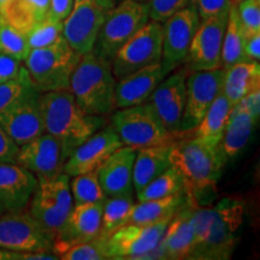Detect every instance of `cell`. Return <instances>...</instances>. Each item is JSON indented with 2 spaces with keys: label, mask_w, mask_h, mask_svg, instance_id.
<instances>
[{
  "label": "cell",
  "mask_w": 260,
  "mask_h": 260,
  "mask_svg": "<svg viewBox=\"0 0 260 260\" xmlns=\"http://www.w3.org/2000/svg\"><path fill=\"white\" fill-rule=\"evenodd\" d=\"M39 105L45 133L56 138L69 157L89 136L107 125V117L82 111L69 89L40 93Z\"/></svg>",
  "instance_id": "cell-1"
},
{
  "label": "cell",
  "mask_w": 260,
  "mask_h": 260,
  "mask_svg": "<svg viewBox=\"0 0 260 260\" xmlns=\"http://www.w3.org/2000/svg\"><path fill=\"white\" fill-rule=\"evenodd\" d=\"M116 82L111 60L92 50L81 54L71 75L69 90L82 111L107 117L116 110Z\"/></svg>",
  "instance_id": "cell-2"
},
{
  "label": "cell",
  "mask_w": 260,
  "mask_h": 260,
  "mask_svg": "<svg viewBox=\"0 0 260 260\" xmlns=\"http://www.w3.org/2000/svg\"><path fill=\"white\" fill-rule=\"evenodd\" d=\"M171 165L183 178L187 199L198 205L201 194L213 189L220 176L225 159L213 148L193 135L172 144Z\"/></svg>",
  "instance_id": "cell-3"
},
{
  "label": "cell",
  "mask_w": 260,
  "mask_h": 260,
  "mask_svg": "<svg viewBox=\"0 0 260 260\" xmlns=\"http://www.w3.org/2000/svg\"><path fill=\"white\" fill-rule=\"evenodd\" d=\"M80 58L81 53L61 35L50 46L30 50L23 65L39 92H54L69 89L71 75Z\"/></svg>",
  "instance_id": "cell-4"
},
{
  "label": "cell",
  "mask_w": 260,
  "mask_h": 260,
  "mask_svg": "<svg viewBox=\"0 0 260 260\" xmlns=\"http://www.w3.org/2000/svg\"><path fill=\"white\" fill-rule=\"evenodd\" d=\"M111 125L123 146L134 149L174 142L180 134H170L165 129L148 102L118 109L111 116Z\"/></svg>",
  "instance_id": "cell-5"
},
{
  "label": "cell",
  "mask_w": 260,
  "mask_h": 260,
  "mask_svg": "<svg viewBox=\"0 0 260 260\" xmlns=\"http://www.w3.org/2000/svg\"><path fill=\"white\" fill-rule=\"evenodd\" d=\"M149 22L146 3L122 0L110 10L98 34L93 51L112 60L117 51Z\"/></svg>",
  "instance_id": "cell-6"
},
{
  "label": "cell",
  "mask_w": 260,
  "mask_h": 260,
  "mask_svg": "<svg viewBox=\"0 0 260 260\" xmlns=\"http://www.w3.org/2000/svg\"><path fill=\"white\" fill-rule=\"evenodd\" d=\"M73 206L70 176L63 172L54 178L38 181L27 210L54 240Z\"/></svg>",
  "instance_id": "cell-7"
},
{
  "label": "cell",
  "mask_w": 260,
  "mask_h": 260,
  "mask_svg": "<svg viewBox=\"0 0 260 260\" xmlns=\"http://www.w3.org/2000/svg\"><path fill=\"white\" fill-rule=\"evenodd\" d=\"M216 214L207 240L191 253L189 259H230L236 247V235L243 222L245 205L241 200L226 198L214 207Z\"/></svg>",
  "instance_id": "cell-8"
},
{
  "label": "cell",
  "mask_w": 260,
  "mask_h": 260,
  "mask_svg": "<svg viewBox=\"0 0 260 260\" xmlns=\"http://www.w3.org/2000/svg\"><path fill=\"white\" fill-rule=\"evenodd\" d=\"M162 23L152 21L144 25L117 51L111 60L116 81L148 65L161 61Z\"/></svg>",
  "instance_id": "cell-9"
},
{
  "label": "cell",
  "mask_w": 260,
  "mask_h": 260,
  "mask_svg": "<svg viewBox=\"0 0 260 260\" xmlns=\"http://www.w3.org/2000/svg\"><path fill=\"white\" fill-rule=\"evenodd\" d=\"M115 0H74L69 16L63 21V37L75 51H92L98 34Z\"/></svg>",
  "instance_id": "cell-10"
},
{
  "label": "cell",
  "mask_w": 260,
  "mask_h": 260,
  "mask_svg": "<svg viewBox=\"0 0 260 260\" xmlns=\"http://www.w3.org/2000/svg\"><path fill=\"white\" fill-rule=\"evenodd\" d=\"M0 248L12 252H53V239L28 210L0 214Z\"/></svg>",
  "instance_id": "cell-11"
},
{
  "label": "cell",
  "mask_w": 260,
  "mask_h": 260,
  "mask_svg": "<svg viewBox=\"0 0 260 260\" xmlns=\"http://www.w3.org/2000/svg\"><path fill=\"white\" fill-rule=\"evenodd\" d=\"M225 69L190 71L186 80V106L180 133L193 130L199 124L211 104L222 93Z\"/></svg>",
  "instance_id": "cell-12"
},
{
  "label": "cell",
  "mask_w": 260,
  "mask_h": 260,
  "mask_svg": "<svg viewBox=\"0 0 260 260\" xmlns=\"http://www.w3.org/2000/svg\"><path fill=\"white\" fill-rule=\"evenodd\" d=\"M170 218L151 224L129 223L105 239L110 259H141L160 242Z\"/></svg>",
  "instance_id": "cell-13"
},
{
  "label": "cell",
  "mask_w": 260,
  "mask_h": 260,
  "mask_svg": "<svg viewBox=\"0 0 260 260\" xmlns=\"http://www.w3.org/2000/svg\"><path fill=\"white\" fill-rule=\"evenodd\" d=\"M199 23V15L190 4L162 23L161 65L168 74L186 61L190 42Z\"/></svg>",
  "instance_id": "cell-14"
},
{
  "label": "cell",
  "mask_w": 260,
  "mask_h": 260,
  "mask_svg": "<svg viewBox=\"0 0 260 260\" xmlns=\"http://www.w3.org/2000/svg\"><path fill=\"white\" fill-rule=\"evenodd\" d=\"M68 155L56 138L44 133L28 144L19 146L16 164L27 169L38 181L50 180L64 172Z\"/></svg>",
  "instance_id": "cell-15"
},
{
  "label": "cell",
  "mask_w": 260,
  "mask_h": 260,
  "mask_svg": "<svg viewBox=\"0 0 260 260\" xmlns=\"http://www.w3.org/2000/svg\"><path fill=\"white\" fill-rule=\"evenodd\" d=\"M260 115V89L255 90L233 106L219 145L225 159L236 158L251 139Z\"/></svg>",
  "instance_id": "cell-16"
},
{
  "label": "cell",
  "mask_w": 260,
  "mask_h": 260,
  "mask_svg": "<svg viewBox=\"0 0 260 260\" xmlns=\"http://www.w3.org/2000/svg\"><path fill=\"white\" fill-rule=\"evenodd\" d=\"M228 14L201 19L190 42L187 58L188 71L212 70L220 68L222 44Z\"/></svg>",
  "instance_id": "cell-17"
},
{
  "label": "cell",
  "mask_w": 260,
  "mask_h": 260,
  "mask_svg": "<svg viewBox=\"0 0 260 260\" xmlns=\"http://www.w3.org/2000/svg\"><path fill=\"white\" fill-rule=\"evenodd\" d=\"M187 75V68H181L169 76L167 75L147 100L165 129L174 135L180 133L182 116L186 106Z\"/></svg>",
  "instance_id": "cell-18"
},
{
  "label": "cell",
  "mask_w": 260,
  "mask_h": 260,
  "mask_svg": "<svg viewBox=\"0 0 260 260\" xmlns=\"http://www.w3.org/2000/svg\"><path fill=\"white\" fill-rule=\"evenodd\" d=\"M104 201L74 205L53 240V252L59 258L71 246L92 241L100 236Z\"/></svg>",
  "instance_id": "cell-19"
},
{
  "label": "cell",
  "mask_w": 260,
  "mask_h": 260,
  "mask_svg": "<svg viewBox=\"0 0 260 260\" xmlns=\"http://www.w3.org/2000/svg\"><path fill=\"white\" fill-rule=\"evenodd\" d=\"M123 146L111 124L98 130L71 153L64 165V172L73 177L84 172L95 171L117 148Z\"/></svg>",
  "instance_id": "cell-20"
},
{
  "label": "cell",
  "mask_w": 260,
  "mask_h": 260,
  "mask_svg": "<svg viewBox=\"0 0 260 260\" xmlns=\"http://www.w3.org/2000/svg\"><path fill=\"white\" fill-rule=\"evenodd\" d=\"M38 187V178L16 162H0V205L5 212L28 207Z\"/></svg>",
  "instance_id": "cell-21"
},
{
  "label": "cell",
  "mask_w": 260,
  "mask_h": 260,
  "mask_svg": "<svg viewBox=\"0 0 260 260\" xmlns=\"http://www.w3.org/2000/svg\"><path fill=\"white\" fill-rule=\"evenodd\" d=\"M39 96L40 93L34 94L0 115V126L18 146L28 144L45 133Z\"/></svg>",
  "instance_id": "cell-22"
},
{
  "label": "cell",
  "mask_w": 260,
  "mask_h": 260,
  "mask_svg": "<svg viewBox=\"0 0 260 260\" xmlns=\"http://www.w3.org/2000/svg\"><path fill=\"white\" fill-rule=\"evenodd\" d=\"M136 149L121 146L98 169V178L106 197L133 195V167Z\"/></svg>",
  "instance_id": "cell-23"
},
{
  "label": "cell",
  "mask_w": 260,
  "mask_h": 260,
  "mask_svg": "<svg viewBox=\"0 0 260 260\" xmlns=\"http://www.w3.org/2000/svg\"><path fill=\"white\" fill-rule=\"evenodd\" d=\"M167 75V71L162 69L161 61H159L117 81L115 88L116 110L147 102L155 87Z\"/></svg>",
  "instance_id": "cell-24"
},
{
  "label": "cell",
  "mask_w": 260,
  "mask_h": 260,
  "mask_svg": "<svg viewBox=\"0 0 260 260\" xmlns=\"http://www.w3.org/2000/svg\"><path fill=\"white\" fill-rule=\"evenodd\" d=\"M198 206L187 199L186 204L175 213L169 222L160 245L165 258L171 260L189 259L194 248V236L191 229V213Z\"/></svg>",
  "instance_id": "cell-25"
},
{
  "label": "cell",
  "mask_w": 260,
  "mask_h": 260,
  "mask_svg": "<svg viewBox=\"0 0 260 260\" xmlns=\"http://www.w3.org/2000/svg\"><path fill=\"white\" fill-rule=\"evenodd\" d=\"M174 142L136 149L133 167V186L136 194L171 167L170 153Z\"/></svg>",
  "instance_id": "cell-26"
},
{
  "label": "cell",
  "mask_w": 260,
  "mask_h": 260,
  "mask_svg": "<svg viewBox=\"0 0 260 260\" xmlns=\"http://www.w3.org/2000/svg\"><path fill=\"white\" fill-rule=\"evenodd\" d=\"M260 89L259 61H241L228 68L224 76L222 93L232 105L255 90Z\"/></svg>",
  "instance_id": "cell-27"
},
{
  "label": "cell",
  "mask_w": 260,
  "mask_h": 260,
  "mask_svg": "<svg viewBox=\"0 0 260 260\" xmlns=\"http://www.w3.org/2000/svg\"><path fill=\"white\" fill-rule=\"evenodd\" d=\"M232 109L233 105L228 100V98L223 93H220L211 104L199 124L193 130H190V133H193L195 138L201 140L211 147L219 149L228 117H229Z\"/></svg>",
  "instance_id": "cell-28"
},
{
  "label": "cell",
  "mask_w": 260,
  "mask_h": 260,
  "mask_svg": "<svg viewBox=\"0 0 260 260\" xmlns=\"http://www.w3.org/2000/svg\"><path fill=\"white\" fill-rule=\"evenodd\" d=\"M186 201L187 195L184 190L167 198L138 201L135 203L129 223L151 224L165 218H170L186 204Z\"/></svg>",
  "instance_id": "cell-29"
},
{
  "label": "cell",
  "mask_w": 260,
  "mask_h": 260,
  "mask_svg": "<svg viewBox=\"0 0 260 260\" xmlns=\"http://www.w3.org/2000/svg\"><path fill=\"white\" fill-rule=\"evenodd\" d=\"M245 42L246 35L240 24L236 5L232 4L229 14H228V22L223 37L220 68L226 70L234 64L241 63V61H251L246 57Z\"/></svg>",
  "instance_id": "cell-30"
},
{
  "label": "cell",
  "mask_w": 260,
  "mask_h": 260,
  "mask_svg": "<svg viewBox=\"0 0 260 260\" xmlns=\"http://www.w3.org/2000/svg\"><path fill=\"white\" fill-rule=\"evenodd\" d=\"M50 0H12L2 15L10 24L27 32L46 17Z\"/></svg>",
  "instance_id": "cell-31"
},
{
  "label": "cell",
  "mask_w": 260,
  "mask_h": 260,
  "mask_svg": "<svg viewBox=\"0 0 260 260\" xmlns=\"http://www.w3.org/2000/svg\"><path fill=\"white\" fill-rule=\"evenodd\" d=\"M134 206L135 200L133 195L107 197L104 201L100 237L107 239L119 228L126 225Z\"/></svg>",
  "instance_id": "cell-32"
},
{
  "label": "cell",
  "mask_w": 260,
  "mask_h": 260,
  "mask_svg": "<svg viewBox=\"0 0 260 260\" xmlns=\"http://www.w3.org/2000/svg\"><path fill=\"white\" fill-rule=\"evenodd\" d=\"M40 93L35 87L23 65L21 75L16 80L0 83V115L9 111L27 98Z\"/></svg>",
  "instance_id": "cell-33"
},
{
  "label": "cell",
  "mask_w": 260,
  "mask_h": 260,
  "mask_svg": "<svg viewBox=\"0 0 260 260\" xmlns=\"http://www.w3.org/2000/svg\"><path fill=\"white\" fill-rule=\"evenodd\" d=\"M184 190L183 178L176 168L171 165L162 174L152 180L141 191L136 194L138 201L159 199Z\"/></svg>",
  "instance_id": "cell-34"
},
{
  "label": "cell",
  "mask_w": 260,
  "mask_h": 260,
  "mask_svg": "<svg viewBox=\"0 0 260 260\" xmlns=\"http://www.w3.org/2000/svg\"><path fill=\"white\" fill-rule=\"evenodd\" d=\"M70 190L74 205L105 201L106 195L100 186L98 170L84 172L70 178Z\"/></svg>",
  "instance_id": "cell-35"
},
{
  "label": "cell",
  "mask_w": 260,
  "mask_h": 260,
  "mask_svg": "<svg viewBox=\"0 0 260 260\" xmlns=\"http://www.w3.org/2000/svg\"><path fill=\"white\" fill-rule=\"evenodd\" d=\"M0 51L24 61L30 52L27 34L19 30L0 16Z\"/></svg>",
  "instance_id": "cell-36"
},
{
  "label": "cell",
  "mask_w": 260,
  "mask_h": 260,
  "mask_svg": "<svg viewBox=\"0 0 260 260\" xmlns=\"http://www.w3.org/2000/svg\"><path fill=\"white\" fill-rule=\"evenodd\" d=\"M63 35V21L46 16L27 32L30 50L50 46Z\"/></svg>",
  "instance_id": "cell-37"
},
{
  "label": "cell",
  "mask_w": 260,
  "mask_h": 260,
  "mask_svg": "<svg viewBox=\"0 0 260 260\" xmlns=\"http://www.w3.org/2000/svg\"><path fill=\"white\" fill-rule=\"evenodd\" d=\"M60 260H109L105 239L98 237L92 241L71 246L59 255Z\"/></svg>",
  "instance_id": "cell-38"
},
{
  "label": "cell",
  "mask_w": 260,
  "mask_h": 260,
  "mask_svg": "<svg viewBox=\"0 0 260 260\" xmlns=\"http://www.w3.org/2000/svg\"><path fill=\"white\" fill-rule=\"evenodd\" d=\"M214 214H216L214 207L213 209L212 207H194L193 213H191V229H193L194 236L193 252L197 248H199L209 237L213 224Z\"/></svg>",
  "instance_id": "cell-39"
},
{
  "label": "cell",
  "mask_w": 260,
  "mask_h": 260,
  "mask_svg": "<svg viewBox=\"0 0 260 260\" xmlns=\"http://www.w3.org/2000/svg\"><path fill=\"white\" fill-rule=\"evenodd\" d=\"M235 5L246 38L260 32V0H243Z\"/></svg>",
  "instance_id": "cell-40"
},
{
  "label": "cell",
  "mask_w": 260,
  "mask_h": 260,
  "mask_svg": "<svg viewBox=\"0 0 260 260\" xmlns=\"http://www.w3.org/2000/svg\"><path fill=\"white\" fill-rule=\"evenodd\" d=\"M149 19L164 23L172 15L187 8L190 0H148L147 3Z\"/></svg>",
  "instance_id": "cell-41"
},
{
  "label": "cell",
  "mask_w": 260,
  "mask_h": 260,
  "mask_svg": "<svg viewBox=\"0 0 260 260\" xmlns=\"http://www.w3.org/2000/svg\"><path fill=\"white\" fill-rule=\"evenodd\" d=\"M190 5L195 9L201 19L229 14L230 0H190Z\"/></svg>",
  "instance_id": "cell-42"
},
{
  "label": "cell",
  "mask_w": 260,
  "mask_h": 260,
  "mask_svg": "<svg viewBox=\"0 0 260 260\" xmlns=\"http://www.w3.org/2000/svg\"><path fill=\"white\" fill-rule=\"evenodd\" d=\"M23 69V61L0 51V83L16 80Z\"/></svg>",
  "instance_id": "cell-43"
},
{
  "label": "cell",
  "mask_w": 260,
  "mask_h": 260,
  "mask_svg": "<svg viewBox=\"0 0 260 260\" xmlns=\"http://www.w3.org/2000/svg\"><path fill=\"white\" fill-rule=\"evenodd\" d=\"M19 146L0 126V162H16Z\"/></svg>",
  "instance_id": "cell-44"
},
{
  "label": "cell",
  "mask_w": 260,
  "mask_h": 260,
  "mask_svg": "<svg viewBox=\"0 0 260 260\" xmlns=\"http://www.w3.org/2000/svg\"><path fill=\"white\" fill-rule=\"evenodd\" d=\"M74 0H50V9L47 16L56 18L58 21H64L73 9Z\"/></svg>",
  "instance_id": "cell-45"
},
{
  "label": "cell",
  "mask_w": 260,
  "mask_h": 260,
  "mask_svg": "<svg viewBox=\"0 0 260 260\" xmlns=\"http://www.w3.org/2000/svg\"><path fill=\"white\" fill-rule=\"evenodd\" d=\"M245 53L247 59L251 61L260 60V32L246 38Z\"/></svg>",
  "instance_id": "cell-46"
},
{
  "label": "cell",
  "mask_w": 260,
  "mask_h": 260,
  "mask_svg": "<svg viewBox=\"0 0 260 260\" xmlns=\"http://www.w3.org/2000/svg\"><path fill=\"white\" fill-rule=\"evenodd\" d=\"M58 255L52 251H37L17 253L16 260H58Z\"/></svg>",
  "instance_id": "cell-47"
},
{
  "label": "cell",
  "mask_w": 260,
  "mask_h": 260,
  "mask_svg": "<svg viewBox=\"0 0 260 260\" xmlns=\"http://www.w3.org/2000/svg\"><path fill=\"white\" fill-rule=\"evenodd\" d=\"M16 258H17V252L0 248V260H16Z\"/></svg>",
  "instance_id": "cell-48"
},
{
  "label": "cell",
  "mask_w": 260,
  "mask_h": 260,
  "mask_svg": "<svg viewBox=\"0 0 260 260\" xmlns=\"http://www.w3.org/2000/svg\"><path fill=\"white\" fill-rule=\"evenodd\" d=\"M12 0H0V15L3 14V12L5 11L6 8H8L10 3H11Z\"/></svg>",
  "instance_id": "cell-49"
},
{
  "label": "cell",
  "mask_w": 260,
  "mask_h": 260,
  "mask_svg": "<svg viewBox=\"0 0 260 260\" xmlns=\"http://www.w3.org/2000/svg\"><path fill=\"white\" fill-rule=\"evenodd\" d=\"M232 2V4H239L240 2H243V0H230Z\"/></svg>",
  "instance_id": "cell-50"
},
{
  "label": "cell",
  "mask_w": 260,
  "mask_h": 260,
  "mask_svg": "<svg viewBox=\"0 0 260 260\" xmlns=\"http://www.w3.org/2000/svg\"><path fill=\"white\" fill-rule=\"evenodd\" d=\"M116 3H118V2H122V0H115ZM136 2H141V3H147L148 0H136Z\"/></svg>",
  "instance_id": "cell-51"
},
{
  "label": "cell",
  "mask_w": 260,
  "mask_h": 260,
  "mask_svg": "<svg viewBox=\"0 0 260 260\" xmlns=\"http://www.w3.org/2000/svg\"><path fill=\"white\" fill-rule=\"evenodd\" d=\"M5 212V210H4V207L2 206V205H0V214H3Z\"/></svg>",
  "instance_id": "cell-52"
}]
</instances>
